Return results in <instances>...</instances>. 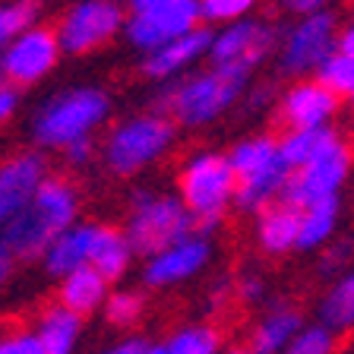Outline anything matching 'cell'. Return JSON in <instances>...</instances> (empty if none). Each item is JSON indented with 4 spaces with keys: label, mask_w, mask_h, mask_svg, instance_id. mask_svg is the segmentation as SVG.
Here are the masks:
<instances>
[{
    "label": "cell",
    "mask_w": 354,
    "mask_h": 354,
    "mask_svg": "<svg viewBox=\"0 0 354 354\" xmlns=\"http://www.w3.org/2000/svg\"><path fill=\"white\" fill-rule=\"evenodd\" d=\"M168 354H221V332L209 323H187L165 342Z\"/></svg>",
    "instance_id": "obj_27"
},
{
    "label": "cell",
    "mask_w": 354,
    "mask_h": 354,
    "mask_svg": "<svg viewBox=\"0 0 354 354\" xmlns=\"http://www.w3.org/2000/svg\"><path fill=\"white\" fill-rule=\"evenodd\" d=\"M44 177H48V162L35 149L16 152L7 162H0V231L29 206Z\"/></svg>",
    "instance_id": "obj_15"
},
{
    "label": "cell",
    "mask_w": 354,
    "mask_h": 354,
    "mask_svg": "<svg viewBox=\"0 0 354 354\" xmlns=\"http://www.w3.org/2000/svg\"><path fill=\"white\" fill-rule=\"evenodd\" d=\"M127 13L120 0H73L57 19V41L64 54L82 57L104 44H111L118 35H124Z\"/></svg>",
    "instance_id": "obj_8"
},
{
    "label": "cell",
    "mask_w": 354,
    "mask_h": 354,
    "mask_svg": "<svg viewBox=\"0 0 354 354\" xmlns=\"http://www.w3.org/2000/svg\"><path fill=\"white\" fill-rule=\"evenodd\" d=\"M133 257H136V253H133L124 228H114V225H95L88 266H92L102 279L118 281L120 275H127V269L133 266Z\"/></svg>",
    "instance_id": "obj_21"
},
{
    "label": "cell",
    "mask_w": 354,
    "mask_h": 354,
    "mask_svg": "<svg viewBox=\"0 0 354 354\" xmlns=\"http://www.w3.org/2000/svg\"><path fill=\"white\" fill-rule=\"evenodd\" d=\"M335 51L354 60V22H348L345 29L339 32V48H335Z\"/></svg>",
    "instance_id": "obj_42"
},
{
    "label": "cell",
    "mask_w": 354,
    "mask_h": 354,
    "mask_svg": "<svg viewBox=\"0 0 354 354\" xmlns=\"http://www.w3.org/2000/svg\"><path fill=\"white\" fill-rule=\"evenodd\" d=\"M196 218L184 206L177 193L158 190V187H140L130 196V212H127L124 234L130 241L133 253L140 257H155L168 250L171 243L184 241L193 234Z\"/></svg>",
    "instance_id": "obj_5"
},
{
    "label": "cell",
    "mask_w": 354,
    "mask_h": 354,
    "mask_svg": "<svg viewBox=\"0 0 354 354\" xmlns=\"http://www.w3.org/2000/svg\"><path fill=\"white\" fill-rule=\"evenodd\" d=\"M339 351V335L329 332L323 323L304 326L295 335V342L285 348V354H335Z\"/></svg>",
    "instance_id": "obj_32"
},
{
    "label": "cell",
    "mask_w": 354,
    "mask_h": 354,
    "mask_svg": "<svg viewBox=\"0 0 354 354\" xmlns=\"http://www.w3.org/2000/svg\"><path fill=\"white\" fill-rule=\"evenodd\" d=\"M16 111H19V88L0 80V127L10 124Z\"/></svg>",
    "instance_id": "obj_37"
},
{
    "label": "cell",
    "mask_w": 354,
    "mask_h": 354,
    "mask_svg": "<svg viewBox=\"0 0 354 354\" xmlns=\"http://www.w3.org/2000/svg\"><path fill=\"white\" fill-rule=\"evenodd\" d=\"M234 291H237V297H241L243 304H259L266 297V281H263V275L247 272V275H241V279H237Z\"/></svg>",
    "instance_id": "obj_35"
},
{
    "label": "cell",
    "mask_w": 354,
    "mask_h": 354,
    "mask_svg": "<svg viewBox=\"0 0 354 354\" xmlns=\"http://www.w3.org/2000/svg\"><path fill=\"white\" fill-rule=\"evenodd\" d=\"M0 354H48L35 332H7L0 335Z\"/></svg>",
    "instance_id": "obj_33"
},
{
    "label": "cell",
    "mask_w": 354,
    "mask_h": 354,
    "mask_svg": "<svg viewBox=\"0 0 354 354\" xmlns=\"http://www.w3.org/2000/svg\"><path fill=\"white\" fill-rule=\"evenodd\" d=\"M146 348H149L146 339H124V342H118V345H111L108 351H102V354H146Z\"/></svg>",
    "instance_id": "obj_40"
},
{
    "label": "cell",
    "mask_w": 354,
    "mask_h": 354,
    "mask_svg": "<svg viewBox=\"0 0 354 354\" xmlns=\"http://www.w3.org/2000/svg\"><path fill=\"white\" fill-rule=\"evenodd\" d=\"M259 0H199V13L203 22H212V26H231V22H241L247 16H257Z\"/></svg>",
    "instance_id": "obj_31"
},
{
    "label": "cell",
    "mask_w": 354,
    "mask_h": 354,
    "mask_svg": "<svg viewBox=\"0 0 354 354\" xmlns=\"http://www.w3.org/2000/svg\"><path fill=\"white\" fill-rule=\"evenodd\" d=\"M60 54L64 48L57 41V32L48 26H32L29 32H22L13 44L0 51V80L16 88L35 86L57 70Z\"/></svg>",
    "instance_id": "obj_12"
},
{
    "label": "cell",
    "mask_w": 354,
    "mask_h": 354,
    "mask_svg": "<svg viewBox=\"0 0 354 354\" xmlns=\"http://www.w3.org/2000/svg\"><path fill=\"white\" fill-rule=\"evenodd\" d=\"M348 108L354 111V92H351V95H348Z\"/></svg>",
    "instance_id": "obj_46"
},
{
    "label": "cell",
    "mask_w": 354,
    "mask_h": 354,
    "mask_svg": "<svg viewBox=\"0 0 354 354\" xmlns=\"http://www.w3.org/2000/svg\"><path fill=\"white\" fill-rule=\"evenodd\" d=\"M275 102H279V92L272 88V82H257L253 88H247V108L250 111H263Z\"/></svg>",
    "instance_id": "obj_36"
},
{
    "label": "cell",
    "mask_w": 354,
    "mask_h": 354,
    "mask_svg": "<svg viewBox=\"0 0 354 354\" xmlns=\"http://www.w3.org/2000/svg\"><path fill=\"white\" fill-rule=\"evenodd\" d=\"M64 158L70 168H86L92 158H95V146H92V140H82V142H73V146L64 149Z\"/></svg>",
    "instance_id": "obj_38"
},
{
    "label": "cell",
    "mask_w": 354,
    "mask_h": 354,
    "mask_svg": "<svg viewBox=\"0 0 354 354\" xmlns=\"http://www.w3.org/2000/svg\"><path fill=\"white\" fill-rule=\"evenodd\" d=\"M228 162H231V168H234L237 180H247V177L266 174V171L285 165L281 162V152H279V136H272V133L241 136V140L228 149Z\"/></svg>",
    "instance_id": "obj_20"
},
{
    "label": "cell",
    "mask_w": 354,
    "mask_h": 354,
    "mask_svg": "<svg viewBox=\"0 0 354 354\" xmlns=\"http://www.w3.org/2000/svg\"><path fill=\"white\" fill-rule=\"evenodd\" d=\"M257 247L266 257H288L297 250V234H301V209L275 203L266 212L257 215Z\"/></svg>",
    "instance_id": "obj_18"
},
{
    "label": "cell",
    "mask_w": 354,
    "mask_h": 354,
    "mask_svg": "<svg viewBox=\"0 0 354 354\" xmlns=\"http://www.w3.org/2000/svg\"><path fill=\"white\" fill-rule=\"evenodd\" d=\"M221 354H253L247 345H234V348H228V351H221Z\"/></svg>",
    "instance_id": "obj_44"
},
{
    "label": "cell",
    "mask_w": 354,
    "mask_h": 354,
    "mask_svg": "<svg viewBox=\"0 0 354 354\" xmlns=\"http://www.w3.org/2000/svg\"><path fill=\"white\" fill-rule=\"evenodd\" d=\"M108 285H111L108 279H102L92 266H86V269L66 275V279L60 281V304H64L66 310H73L76 317L95 313L98 307H104V301H108V295H111Z\"/></svg>",
    "instance_id": "obj_25"
},
{
    "label": "cell",
    "mask_w": 354,
    "mask_h": 354,
    "mask_svg": "<svg viewBox=\"0 0 354 354\" xmlns=\"http://www.w3.org/2000/svg\"><path fill=\"white\" fill-rule=\"evenodd\" d=\"M146 354H168V351H165V345H149Z\"/></svg>",
    "instance_id": "obj_45"
},
{
    "label": "cell",
    "mask_w": 354,
    "mask_h": 354,
    "mask_svg": "<svg viewBox=\"0 0 354 354\" xmlns=\"http://www.w3.org/2000/svg\"><path fill=\"white\" fill-rule=\"evenodd\" d=\"M313 80H317L319 86L329 88L332 95H339L342 102H348V95L354 92V60L335 51L323 66H319L317 73H313Z\"/></svg>",
    "instance_id": "obj_30"
},
{
    "label": "cell",
    "mask_w": 354,
    "mask_h": 354,
    "mask_svg": "<svg viewBox=\"0 0 354 354\" xmlns=\"http://www.w3.org/2000/svg\"><path fill=\"white\" fill-rule=\"evenodd\" d=\"M339 108L342 98L310 76V80H295L281 92L275 102V118L285 124V130H323L339 118Z\"/></svg>",
    "instance_id": "obj_13"
},
{
    "label": "cell",
    "mask_w": 354,
    "mask_h": 354,
    "mask_svg": "<svg viewBox=\"0 0 354 354\" xmlns=\"http://www.w3.org/2000/svg\"><path fill=\"white\" fill-rule=\"evenodd\" d=\"M250 76L253 73H247V70L209 64L206 70H196V73L168 82L162 88V98H158V111L168 114L184 130H203L218 118H225L247 95Z\"/></svg>",
    "instance_id": "obj_1"
},
{
    "label": "cell",
    "mask_w": 354,
    "mask_h": 354,
    "mask_svg": "<svg viewBox=\"0 0 354 354\" xmlns=\"http://www.w3.org/2000/svg\"><path fill=\"white\" fill-rule=\"evenodd\" d=\"M209 44H212V32L206 26H199L196 32L168 41L158 51L142 54L140 60V73L152 82H174L180 76H187L193 64H199L203 57H209Z\"/></svg>",
    "instance_id": "obj_16"
},
{
    "label": "cell",
    "mask_w": 354,
    "mask_h": 354,
    "mask_svg": "<svg viewBox=\"0 0 354 354\" xmlns=\"http://www.w3.org/2000/svg\"><path fill=\"white\" fill-rule=\"evenodd\" d=\"M304 329V317L295 304L279 301L250 332V351L253 354H285V348L295 342V335Z\"/></svg>",
    "instance_id": "obj_19"
},
{
    "label": "cell",
    "mask_w": 354,
    "mask_h": 354,
    "mask_svg": "<svg viewBox=\"0 0 354 354\" xmlns=\"http://www.w3.org/2000/svg\"><path fill=\"white\" fill-rule=\"evenodd\" d=\"M127 3H130V13H146L152 7H162L165 0H127Z\"/></svg>",
    "instance_id": "obj_43"
},
{
    "label": "cell",
    "mask_w": 354,
    "mask_h": 354,
    "mask_svg": "<svg viewBox=\"0 0 354 354\" xmlns=\"http://www.w3.org/2000/svg\"><path fill=\"white\" fill-rule=\"evenodd\" d=\"M196 3H199V0H196Z\"/></svg>",
    "instance_id": "obj_48"
},
{
    "label": "cell",
    "mask_w": 354,
    "mask_h": 354,
    "mask_svg": "<svg viewBox=\"0 0 354 354\" xmlns=\"http://www.w3.org/2000/svg\"><path fill=\"white\" fill-rule=\"evenodd\" d=\"M319 323L335 335L354 332V269H345L329 281V288L319 297Z\"/></svg>",
    "instance_id": "obj_23"
},
{
    "label": "cell",
    "mask_w": 354,
    "mask_h": 354,
    "mask_svg": "<svg viewBox=\"0 0 354 354\" xmlns=\"http://www.w3.org/2000/svg\"><path fill=\"white\" fill-rule=\"evenodd\" d=\"M335 0H281V10L295 19H307V16H319L329 13Z\"/></svg>",
    "instance_id": "obj_34"
},
{
    "label": "cell",
    "mask_w": 354,
    "mask_h": 354,
    "mask_svg": "<svg viewBox=\"0 0 354 354\" xmlns=\"http://www.w3.org/2000/svg\"><path fill=\"white\" fill-rule=\"evenodd\" d=\"M174 120L162 111H142V114H130V118L111 127L108 140L102 146V158L111 168V174L130 177L158 165L174 149Z\"/></svg>",
    "instance_id": "obj_6"
},
{
    "label": "cell",
    "mask_w": 354,
    "mask_h": 354,
    "mask_svg": "<svg viewBox=\"0 0 354 354\" xmlns=\"http://www.w3.org/2000/svg\"><path fill=\"white\" fill-rule=\"evenodd\" d=\"M203 13L196 0H165L162 7H152L146 13H130L124 26V38L140 54L158 51L168 41L190 35L199 29Z\"/></svg>",
    "instance_id": "obj_11"
},
{
    "label": "cell",
    "mask_w": 354,
    "mask_h": 354,
    "mask_svg": "<svg viewBox=\"0 0 354 354\" xmlns=\"http://www.w3.org/2000/svg\"><path fill=\"white\" fill-rule=\"evenodd\" d=\"M102 310L111 326L127 329V326H136L142 319V313H146V297H142L140 291H133V288H118V291L108 295Z\"/></svg>",
    "instance_id": "obj_29"
},
{
    "label": "cell",
    "mask_w": 354,
    "mask_h": 354,
    "mask_svg": "<svg viewBox=\"0 0 354 354\" xmlns=\"http://www.w3.org/2000/svg\"><path fill=\"white\" fill-rule=\"evenodd\" d=\"M342 221V196L317 199L307 209H301V234H297V250L313 253L323 250L326 243L335 237Z\"/></svg>",
    "instance_id": "obj_22"
},
{
    "label": "cell",
    "mask_w": 354,
    "mask_h": 354,
    "mask_svg": "<svg viewBox=\"0 0 354 354\" xmlns=\"http://www.w3.org/2000/svg\"><path fill=\"white\" fill-rule=\"evenodd\" d=\"M237 193V174L228 162V152L218 149H196L177 171V196L196 218L203 234L218 228Z\"/></svg>",
    "instance_id": "obj_4"
},
{
    "label": "cell",
    "mask_w": 354,
    "mask_h": 354,
    "mask_svg": "<svg viewBox=\"0 0 354 354\" xmlns=\"http://www.w3.org/2000/svg\"><path fill=\"white\" fill-rule=\"evenodd\" d=\"M111 118V92L102 86H70L54 92L32 118V136L41 149H60L82 140Z\"/></svg>",
    "instance_id": "obj_3"
},
{
    "label": "cell",
    "mask_w": 354,
    "mask_h": 354,
    "mask_svg": "<svg viewBox=\"0 0 354 354\" xmlns=\"http://www.w3.org/2000/svg\"><path fill=\"white\" fill-rule=\"evenodd\" d=\"M92 237H95V221H88V225L80 221L73 228H66L64 234H57L51 243H48V250L41 253L44 272L64 281L66 275L86 269L88 253H92Z\"/></svg>",
    "instance_id": "obj_17"
},
{
    "label": "cell",
    "mask_w": 354,
    "mask_h": 354,
    "mask_svg": "<svg viewBox=\"0 0 354 354\" xmlns=\"http://www.w3.org/2000/svg\"><path fill=\"white\" fill-rule=\"evenodd\" d=\"M351 22H354V7H351Z\"/></svg>",
    "instance_id": "obj_47"
},
{
    "label": "cell",
    "mask_w": 354,
    "mask_h": 354,
    "mask_svg": "<svg viewBox=\"0 0 354 354\" xmlns=\"http://www.w3.org/2000/svg\"><path fill=\"white\" fill-rule=\"evenodd\" d=\"M38 16H41V0H10V3H0V51L7 44H13L22 32L38 26Z\"/></svg>",
    "instance_id": "obj_28"
},
{
    "label": "cell",
    "mask_w": 354,
    "mask_h": 354,
    "mask_svg": "<svg viewBox=\"0 0 354 354\" xmlns=\"http://www.w3.org/2000/svg\"><path fill=\"white\" fill-rule=\"evenodd\" d=\"M35 335L48 354H73L76 342L82 335V317H76L64 304L44 307L35 323Z\"/></svg>",
    "instance_id": "obj_24"
},
{
    "label": "cell",
    "mask_w": 354,
    "mask_h": 354,
    "mask_svg": "<svg viewBox=\"0 0 354 354\" xmlns=\"http://www.w3.org/2000/svg\"><path fill=\"white\" fill-rule=\"evenodd\" d=\"M73 225H80V190L66 177L48 174L29 206L0 231V241L13 259H41L48 243Z\"/></svg>",
    "instance_id": "obj_2"
},
{
    "label": "cell",
    "mask_w": 354,
    "mask_h": 354,
    "mask_svg": "<svg viewBox=\"0 0 354 354\" xmlns=\"http://www.w3.org/2000/svg\"><path fill=\"white\" fill-rule=\"evenodd\" d=\"M13 263H16V259H13V253L7 250V243L0 241V288L7 285V281H10V275H13Z\"/></svg>",
    "instance_id": "obj_41"
},
{
    "label": "cell",
    "mask_w": 354,
    "mask_h": 354,
    "mask_svg": "<svg viewBox=\"0 0 354 354\" xmlns=\"http://www.w3.org/2000/svg\"><path fill=\"white\" fill-rule=\"evenodd\" d=\"M348 257H351V241H342V243H335V247H329V250L323 253L319 269H323V272H335V269H339Z\"/></svg>",
    "instance_id": "obj_39"
},
{
    "label": "cell",
    "mask_w": 354,
    "mask_h": 354,
    "mask_svg": "<svg viewBox=\"0 0 354 354\" xmlns=\"http://www.w3.org/2000/svg\"><path fill=\"white\" fill-rule=\"evenodd\" d=\"M351 168H354V152L345 142V136H342L323 155H317L310 165H304L301 171H291L288 187L281 193V203H288L295 209H307L317 199L339 196L342 187L351 177Z\"/></svg>",
    "instance_id": "obj_10"
},
{
    "label": "cell",
    "mask_w": 354,
    "mask_h": 354,
    "mask_svg": "<svg viewBox=\"0 0 354 354\" xmlns=\"http://www.w3.org/2000/svg\"><path fill=\"white\" fill-rule=\"evenodd\" d=\"M335 140H342V133L335 127H323V130H285V136H279L281 162L291 171H301L317 155H323Z\"/></svg>",
    "instance_id": "obj_26"
},
{
    "label": "cell",
    "mask_w": 354,
    "mask_h": 354,
    "mask_svg": "<svg viewBox=\"0 0 354 354\" xmlns=\"http://www.w3.org/2000/svg\"><path fill=\"white\" fill-rule=\"evenodd\" d=\"M272 51H279V29L263 16H247V19L212 32L209 64L253 73L257 66H263L272 57Z\"/></svg>",
    "instance_id": "obj_9"
},
{
    "label": "cell",
    "mask_w": 354,
    "mask_h": 354,
    "mask_svg": "<svg viewBox=\"0 0 354 354\" xmlns=\"http://www.w3.org/2000/svg\"><path fill=\"white\" fill-rule=\"evenodd\" d=\"M212 241L209 234H196L193 231L190 237L171 243L168 250L155 253V257L146 259L142 266V281L149 288H174L184 285V281L196 279L209 263H212Z\"/></svg>",
    "instance_id": "obj_14"
},
{
    "label": "cell",
    "mask_w": 354,
    "mask_h": 354,
    "mask_svg": "<svg viewBox=\"0 0 354 354\" xmlns=\"http://www.w3.org/2000/svg\"><path fill=\"white\" fill-rule=\"evenodd\" d=\"M339 16L335 10L307 19H295L279 38L275 66L288 80H310L339 48Z\"/></svg>",
    "instance_id": "obj_7"
}]
</instances>
